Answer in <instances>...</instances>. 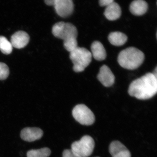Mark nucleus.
Here are the masks:
<instances>
[{"mask_svg": "<svg viewBox=\"0 0 157 157\" xmlns=\"http://www.w3.org/2000/svg\"><path fill=\"white\" fill-rule=\"evenodd\" d=\"M157 92V78L152 73H147L135 79L129 86L128 93L132 97L145 100L155 95Z\"/></svg>", "mask_w": 157, "mask_h": 157, "instance_id": "f257e3e1", "label": "nucleus"}, {"mask_svg": "<svg viewBox=\"0 0 157 157\" xmlns=\"http://www.w3.org/2000/svg\"><path fill=\"white\" fill-rule=\"evenodd\" d=\"M52 33L55 36L63 39L66 50L71 52L78 47L77 29L70 23L59 22L53 25Z\"/></svg>", "mask_w": 157, "mask_h": 157, "instance_id": "f03ea898", "label": "nucleus"}, {"mask_svg": "<svg viewBox=\"0 0 157 157\" xmlns=\"http://www.w3.org/2000/svg\"><path fill=\"white\" fill-rule=\"evenodd\" d=\"M144 55L142 51L135 47H129L122 51L119 54L117 60L122 67L134 70L143 63Z\"/></svg>", "mask_w": 157, "mask_h": 157, "instance_id": "7ed1b4c3", "label": "nucleus"}, {"mask_svg": "<svg viewBox=\"0 0 157 157\" xmlns=\"http://www.w3.org/2000/svg\"><path fill=\"white\" fill-rule=\"evenodd\" d=\"M91 53L87 49L77 47L70 52V58L73 64V69L76 73L84 71L92 61Z\"/></svg>", "mask_w": 157, "mask_h": 157, "instance_id": "20e7f679", "label": "nucleus"}, {"mask_svg": "<svg viewBox=\"0 0 157 157\" xmlns=\"http://www.w3.org/2000/svg\"><path fill=\"white\" fill-rule=\"evenodd\" d=\"M95 142L89 135H85L78 141H75L71 145V150L80 157H88L94 151Z\"/></svg>", "mask_w": 157, "mask_h": 157, "instance_id": "39448f33", "label": "nucleus"}, {"mask_svg": "<svg viewBox=\"0 0 157 157\" xmlns=\"http://www.w3.org/2000/svg\"><path fill=\"white\" fill-rule=\"evenodd\" d=\"M72 114L74 119L83 125H92L95 121L94 114L84 104H78L75 106L73 109Z\"/></svg>", "mask_w": 157, "mask_h": 157, "instance_id": "423d86ee", "label": "nucleus"}, {"mask_svg": "<svg viewBox=\"0 0 157 157\" xmlns=\"http://www.w3.org/2000/svg\"><path fill=\"white\" fill-rule=\"evenodd\" d=\"M53 6L58 15L62 17H69L74 10L73 0H56Z\"/></svg>", "mask_w": 157, "mask_h": 157, "instance_id": "0eeeda50", "label": "nucleus"}, {"mask_svg": "<svg viewBox=\"0 0 157 157\" xmlns=\"http://www.w3.org/2000/svg\"><path fill=\"white\" fill-rule=\"evenodd\" d=\"M98 80L104 86H112L115 82V76L109 67L103 65L100 68L98 76Z\"/></svg>", "mask_w": 157, "mask_h": 157, "instance_id": "6e6552de", "label": "nucleus"}, {"mask_svg": "<svg viewBox=\"0 0 157 157\" xmlns=\"http://www.w3.org/2000/svg\"><path fill=\"white\" fill-rule=\"evenodd\" d=\"M109 152L112 157H131V153L126 147L120 141L115 140L110 144Z\"/></svg>", "mask_w": 157, "mask_h": 157, "instance_id": "1a4fd4ad", "label": "nucleus"}, {"mask_svg": "<svg viewBox=\"0 0 157 157\" xmlns=\"http://www.w3.org/2000/svg\"><path fill=\"white\" fill-rule=\"evenodd\" d=\"M43 132L38 128H26L21 132V137L23 140L28 142H33L39 140L43 136Z\"/></svg>", "mask_w": 157, "mask_h": 157, "instance_id": "9d476101", "label": "nucleus"}, {"mask_svg": "<svg viewBox=\"0 0 157 157\" xmlns=\"http://www.w3.org/2000/svg\"><path fill=\"white\" fill-rule=\"evenodd\" d=\"M29 36L24 31H18L12 35L11 42L13 47L22 48L25 47L29 41Z\"/></svg>", "mask_w": 157, "mask_h": 157, "instance_id": "9b49d317", "label": "nucleus"}, {"mask_svg": "<svg viewBox=\"0 0 157 157\" xmlns=\"http://www.w3.org/2000/svg\"><path fill=\"white\" fill-rule=\"evenodd\" d=\"M104 14L109 21L116 20L121 17V9L119 5L114 2L106 6Z\"/></svg>", "mask_w": 157, "mask_h": 157, "instance_id": "f8f14e48", "label": "nucleus"}, {"mask_svg": "<svg viewBox=\"0 0 157 157\" xmlns=\"http://www.w3.org/2000/svg\"><path fill=\"white\" fill-rule=\"evenodd\" d=\"M148 8V4L144 0H134L130 5V11L134 15L141 16L146 13Z\"/></svg>", "mask_w": 157, "mask_h": 157, "instance_id": "ddd939ff", "label": "nucleus"}, {"mask_svg": "<svg viewBox=\"0 0 157 157\" xmlns=\"http://www.w3.org/2000/svg\"><path fill=\"white\" fill-rule=\"evenodd\" d=\"M92 56L98 61H103L107 56L106 50L104 45L99 41L93 42L91 46Z\"/></svg>", "mask_w": 157, "mask_h": 157, "instance_id": "4468645a", "label": "nucleus"}, {"mask_svg": "<svg viewBox=\"0 0 157 157\" xmlns=\"http://www.w3.org/2000/svg\"><path fill=\"white\" fill-rule=\"evenodd\" d=\"M108 40L112 45L120 46L124 45L128 40L125 34L121 32H113L109 34Z\"/></svg>", "mask_w": 157, "mask_h": 157, "instance_id": "2eb2a0df", "label": "nucleus"}, {"mask_svg": "<svg viewBox=\"0 0 157 157\" xmlns=\"http://www.w3.org/2000/svg\"><path fill=\"white\" fill-rule=\"evenodd\" d=\"M51 153L50 149L48 147L37 150H31L27 154V157H48Z\"/></svg>", "mask_w": 157, "mask_h": 157, "instance_id": "dca6fc26", "label": "nucleus"}, {"mask_svg": "<svg viewBox=\"0 0 157 157\" xmlns=\"http://www.w3.org/2000/svg\"><path fill=\"white\" fill-rule=\"evenodd\" d=\"M13 49V46L11 42L4 36H0V50L3 53L9 55L11 53Z\"/></svg>", "mask_w": 157, "mask_h": 157, "instance_id": "f3484780", "label": "nucleus"}, {"mask_svg": "<svg viewBox=\"0 0 157 157\" xmlns=\"http://www.w3.org/2000/svg\"><path fill=\"white\" fill-rule=\"evenodd\" d=\"M9 74V67L3 63H0V80H4L8 78Z\"/></svg>", "mask_w": 157, "mask_h": 157, "instance_id": "a211bd4d", "label": "nucleus"}, {"mask_svg": "<svg viewBox=\"0 0 157 157\" xmlns=\"http://www.w3.org/2000/svg\"><path fill=\"white\" fill-rule=\"evenodd\" d=\"M63 157H80L75 154L71 149L65 150L63 152Z\"/></svg>", "mask_w": 157, "mask_h": 157, "instance_id": "6ab92c4d", "label": "nucleus"}, {"mask_svg": "<svg viewBox=\"0 0 157 157\" xmlns=\"http://www.w3.org/2000/svg\"><path fill=\"white\" fill-rule=\"evenodd\" d=\"M113 2L114 0H99V4L102 7H106Z\"/></svg>", "mask_w": 157, "mask_h": 157, "instance_id": "aec40b11", "label": "nucleus"}, {"mask_svg": "<svg viewBox=\"0 0 157 157\" xmlns=\"http://www.w3.org/2000/svg\"><path fill=\"white\" fill-rule=\"evenodd\" d=\"M56 0H44L46 5L48 6H53Z\"/></svg>", "mask_w": 157, "mask_h": 157, "instance_id": "412c9836", "label": "nucleus"}, {"mask_svg": "<svg viewBox=\"0 0 157 157\" xmlns=\"http://www.w3.org/2000/svg\"><path fill=\"white\" fill-rule=\"evenodd\" d=\"M153 73V74H154V75H155V76H156V77H157V68H155V69L154 72V73Z\"/></svg>", "mask_w": 157, "mask_h": 157, "instance_id": "4be33fe9", "label": "nucleus"}, {"mask_svg": "<svg viewBox=\"0 0 157 157\" xmlns=\"http://www.w3.org/2000/svg\"></svg>", "mask_w": 157, "mask_h": 157, "instance_id": "5701e85b", "label": "nucleus"}]
</instances>
